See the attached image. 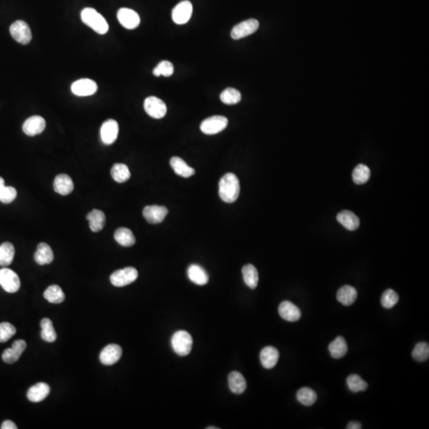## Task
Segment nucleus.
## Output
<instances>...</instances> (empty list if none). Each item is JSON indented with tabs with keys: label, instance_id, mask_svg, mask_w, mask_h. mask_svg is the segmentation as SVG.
Wrapping results in <instances>:
<instances>
[{
	"label": "nucleus",
	"instance_id": "1",
	"mask_svg": "<svg viewBox=\"0 0 429 429\" xmlns=\"http://www.w3.org/2000/svg\"><path fill=\"white\" fill-rule=\"evenodd\" d=\"M239 193L240 183L237 176L232 173L223 175L219 184V194L221 199L226 203H234L239 198Z\"/></svg>",
	"mask_w": 429,
	"mask_h": 429
},
{
	"label": "nucleus",
	"instance_id": "2",
	"mask_svg": "<svg viewBox=\"0 0 429 429\" xmlns=\"http://www.w3.org/2000/svg\"><path fill=\"white\" fill-rule=\"evenodd\" d=\"M81 20L85 25L93 29L99 34H105L108 32L109 26L105 18L100 13L92 7L84 8L81 11Z\"/></svg>",
	"mask_w": 429,
	"mask_h": 429
},
{
	"label": "nucleus",
	"instance_id": "3",
	"mask_svg": "<svg viewBox=\"0 0 429 429\" xmlns=\"http://www.w3.org/2000/svg\"><path fill=\"white\" fill-rule=\"evenodd\" d=\"M173 351L180 356H186L192 351V338L186 331H177L173 334L171 340Z\"/></svg>",
	"mask_w": 429,
	"mask_h": 429
},
{
	"label": "nucleus",
	"instance_id": "4",
	"mask_svg": "<svg viewBox=\"0 0 429 429\" xmlns=\"http://www.w3.org/2000/svg\"><path fill=\"white\" fill-rule=\"evenodd\" d=\"M138 277L139 273L136 268L126 267L115 271L112 275H110V280L114 286L123 287L136 282Z\"/></svg>",
	"mask_w": 429,
	"mask_h": 429
},
{
	"label": "nucleus",
	"instance_id": "5",
	"mask_svg": "<svg viewBox=\"0 0 429 429\" xmlns=\"http://www.w3.org/2000/svg\"><path fill=\"white\" fill-rule=\"evenodd\" d=\"M228 120L224 116H214L207 118L200 124V130L204 134L212 136L223 131L228 127Z\"/></svg>",
	"mask_w": 429,
	"mask_h": 429
},
{
	"label": "nucleus",
	"instance_id": "6",
	"mask_svg": "<svg viewBox=\"0 0 429 429\" xmlns=\"http://www.w3.org/2000/svg\"><path fill=\"white\" fill-rule=\"evenodd\" d=\"M0 285L10 293L18 292L21 286L19 277L11 269L3 268L0 269Z\"/></svg>",
	"mask_w": 429,
	"mask_h": 429
},
{
	"label": "nucleus",
	"instance_id": "7",
	"mask_svg": "<svg viewBox=\"0 0 429 429\" xmlns=\"http://www.w3.org/2000/svg\"><path fill=\"white\" fill-rule=\"evenodd\" d=\"M10 33L12 38L22 45H27L32 39L31 28L28 24L22 20H18L10 27Z\"/></svg>",
	"mask_w": 429,
	"mask_h": 429
},
{
	"label": "nucleus",
	"instance_id": "8",
	"mask_svg": "<svg viewBox=\"0 0 429 429\" xmlns=\"http://www.w3.org/2000/svg\"><path fill=\"white\" fill-rule=\"evenodd\" d=\"M144 109L150 117L156 120L164 118L167 112L166 103L156 96H150L145 100Z\"/></svg>",
	"mask_w": 429,
	"mask_h": 429
},
{
	"label": "nucleus",
	"instance_id": "9",
	"mask_svg": "<svg viewBox=\"0 0 429 429\" xmlns=\"http://www.w3.org/2000/svg\"><path fill=\"white\" fill-rule=\"evenodd\" d=\"M259 22L255 18L246 20L234 27L231 36L234 40H239L246 38L247 36L254 34L258 31Z\"/></svg>",
	"mask_w": 429,
	"mask_h": 429
},
{
	"label": "nucleus",
	"instance_id": "10",
	"mask_svg": "<svg viewBox=\"0 0 429 429\" xmlns=\"http://www.w3.org/2000/svg\"><path fill=\"white\" fill-rule=\"evenodd\" d=\"M192 5L188 0L179 3L172 11V18L175 24L183 25L190 20L192 14Z\"/></svg>",
	"mask_w": 429,
	"mask_h": 429
},
{
	"label": "nucleus",
	"instance_id": "11",
	"mask_svg": "<svg viewBox=\"0 0 429 429\" xmlns=\"http://www.w3.org/2000/svg\"><path fill=\"white\" fill-rule=\"evenodd\" d=\"M117 18L120 24L128 30H134L140 24V17L134 10L121 8L117 13Z\"/></svg>",
	"mask_w": 429,
	"mask_h": 429
},
{
	"label": "nucleus",
	"instance_id": "12",
	"mask_svg": "<svg viewBox=\"0 0 429 429\" xmlns=\"http://www.w3.org/2000/svg\"><path fill=\"white\" fill-rule=\"evenodd\" d=\"M168 209L164 206L150 205L145 207L143 209V216L148 223L151 224H157L162 223L168 215Z\"/></svg>",
	"mask_w": 429,
	"mask_h": 429
},
{
	"label": "nucleus",
	"instance_id": "13",
	"mask_svg": "<svg viewBox=\"0 0 429 429\" xmlns=\"http://www.w3.org/2000/svg\"><path fill=\"white\" fill-rule=\"evenodd\" d=\"M71 89L76 96H88L96 93L98 86L91 79H80L72 84Z\"/></svg>",
	"mask_w": 429,
	"mask_h": 429
},
{
	"label": "nucleus",
	"instance_id": "14",
	"mask_svg": "<svg viewBox=\"0 0 429 429\" xmlns=\"http://www.w3.org/2000/svg\"><path fill=\"white\" fill-rule=\"evenodd\" d=\"M123 350L120 345L109 344L100 353V359L103 365L110 366L116 364L121 358Z\"/></svg>",
	"mask_w": 429,
	"mask_h": 429
},
{
	"label": "nucleus",
	"instance_id": "15",
	"mask_svg": "<svg viewBox=\"0 0 429 429\" xmlns=\"http://www.w3.org/2000/svg\"><path fill=\"white\" fill-rule=\"evenodd\" d=\"M47 123L41 116H34L26 120L22 126V130L27 136H38L41 134L45 130Z\"/></svg>",
	"mask_w": 429,
	"mask_h": 429
},
{
	"label": "nucleus",
	"instance_id": "16",
	"mask_svg": "<svg viewBox=\"0 0 429 429\" xmlns=\"http://www.w3.org/2000/svg\"><path fill=\"white\" fill-rule=\"evenodd\" d=\"M119 134V124L114 120L104 122L100 129L101 140L104 144L110 145L116 142Z\"/></svg>",
	"mask_w": 429,
	"mask_h": 429
},
{
	"label": "nucleus",
	"instance_id": "17",
	"mask_svg": "<svg viewBox=\"0 0 429 429\" xmlns=\"http://www.w3.org/2000/svg\"><path fill=\"white\" fill-rule=\"evenodd\" d=\"M27 348V343L22 340H16L13 343L11 348L6 349L2 354V358L6 364H13L16 363Z\"/></svg>",
	"mask_w": 429,
	"mask_h": 429
},
{
	"label": "nucleus",
	"instance_id": "18",
	"mask_svg": "<svg viewBox=\"0 0 429 429\" xmlns=\"http://www.w3.org/2000/svg\"><path fill=\"white\" fill-rule=\"evenodd\" d=\"M278 312L282 319L289 322H296L299 321L301 317L300 308L290 301H285L281 303L278 308Z\"/></svg>",
	"mask_w": 429,
	"mask_h": 429
},
{
	"label": "nucleus",
	"instance_id": "19",
	"mask_svg": "<svg viewBox=\"0 0 429 429\" xmlns=\"http://www.w3.org/2000/svg\"><path fill=\"white\" fill-rule=\"evenodd\" d=\"M50 388L47 383L39 382L29 389L27 398L31 402H41L50 394Z\"/></svg>",
	"mask_w": 429,
	"mask_h": 429
},
{
	"label": "nucleus",
	"instance_id": "20",
	"mask_svg": "<svg viewBox=\"0 0 429 429\" xmlns=\"http://www.w3.org/2000/svg\"><path fill=\"white\" fill-rule=\"evenodd\" d=\"M279 351L276 347L269 346L265 347L260 353V360L264 368L272 369L278 364Z\"/></svg>",
	"mask_w": 429,
	"mask_h": 429
},
{
	"label": "nucleus",
	"instance_id": "21",
	"mask_svg": "<svg viewBox=\"0 0 429 429\" xmlns=\"http://www.w3.org/2000/svg\"><path fill=\"white\" fill-rule=\"evenodd\" d=\"M54 191L62 196L70 194L74 189V184L69 175L60 174L56 176L54 182Z\"/></svg>",
	"mask_w": 429,
	"mask_h": 429
},
{
	"label": "nucleus",
	"instance_id": "22",
	"mask_svg": "<svg viewBox=\"0 0 429 429\" xmlns=\"http://www.w3.org/2000/svg\"><path fill=\"white\" fill-rule=\"evenodd\" d=\"M188 277L193 283L205 285L209 282V277L203 267L196 264H192L188 268Z\"/></svg>",
	"mask_w": 429,
	"mask_h": 429
},
{
	"label": "nucleus",
	"instance_id": "23",
	"mask_svg": "<svg viewBox=\"0 0 429 429\" xmlns=\"http://www.w3.org/2000/svg\"><path fill=\"white\" fill-rule=\"evenodd\" d=\"M358 297L356 288L351 285H344L337 292L336 298L338 302L345 306L353 305Z\"/></svg>",
	"mask_w": 429,
	"mask_h": 429
},
{
	"label": "nucleus",
	"instance_id": "24",
	"mask_svg": "<svg viewBox=\"0 0 429 429\" xmlns=\"http://www.w3.org/2000/svg\"><path fill=\"white\" fill-rule=\"evenodd\" d=\"M54 252L48 244L41 242L38 244V249L34 254V260L38 265H44L54 261Z\"/></svg>",
	"mask_w": 429,
	"mask_h": 429
},
{
	"label": "nucleus",
	"instance_id": "25",
	"mask_svg": "<svg viewBox=\"0 0 429 429\" xmlns=\"http://www.w3.org/2000/svg\"><path fill=\"white\" fill-rule=\"evenodd\" d=\"M337 220L347 230L354 231L358 229L360 222L358 216L351 211H342L337 215Z\"/></svg>",
	"mask_w": 429,
	"mask_h": 429
},
{
	"label": "nucleus",
	"instance_id": "26",
	"mask_svg": "<svg viewBox=\"0 0 429 429\" xmlns=\"http://www.w3.org/2000/svg\"><path fill=\"white\" fill-rule=\"evenodd\" d=\"M228 385L231 391L235 394H241L246 389V379L242 374L237 371H233L228 376Z\"/></svg>",
	"mask_w": 429,
	"mask_h": 429
},
{
	"label": "nucleus",
	"instance_id": "27",
	"mask_svg": "<svg viewBox=\"0 0 429 429\" xmlns=\"http://www.w3.org/2000/svg\"><path fill=\"white\" fill-rule=\"evenodd\" d=\"M87 220L89 221L90 229L93 232H99L104 228L106 223L105 214L98 209H93L87 214Z\"/></svg>",
	"mask_w": 429,
	"mask_h": 429
},
{
	"label": "nucleus",
	"instance_id": "28",
	"mask_svg": "<svg viewBox=\"0 0 429 429\" xmlns=\"http://www.w3.org/2000/svg\"><path fill=\"white\" fill-rule=\"evenodd\" d=\"M170 166H172L176 174L186 178L190 177L196 173L194 169L188 166L187 163L179 157H172L170 160Z\"/></svg>",
	"mask_w": 429,
	"mask_h": 429
},
{
	"label": "nucleus",
	"instance_id": "29",
	"mask_svg": "<svg viewBox=\"0 0 429 429\" xmlns=\"http://www.w3.org/2000/svg\"><path fill=\"white\" fill-rule=\"evenodd\" d=\"M115 239L121 246L129 247L136 243V237L130 229L127 228H120L115 232Z\"/></svg>",
	"mask_w": 429,
	"mask_h": 429
},
{
	"label": "nucleus",
	"instance_id": "30",
	"mask_svg": "<svg viewBox=\"0 0 429 429\" xmlns=\"http://www.w3.org/2000/svg\"><path fill=\"white\" fill-rule=\"evenodd\" d=\"M328 349L332 358H341L345 356L348 347L345 338L342 336H338L329 344Z\"/></svg>",
	"mask_w": 429,
	"mask_h": 429
},
{
	"label": "nucleus",
	"instance_id": "31",
	"mask_svg": "<svg viewBox=\"0 0 429 429\" xmlns=\"http://www.w3.org/2000/svg\"><path fill=\"white\" fill-rule=\"evenodd\" d=\"M15 249L11 242H5L0 246V265L6 267L11 265L14 259Z\"/></svg>",
	"mask_w": 429,
	"mask_h": 429
},
{
	"label": "nucleus",
	"instance_id": "32",
	"mask_svg": "<svg viewBox=\"0 0 429 429\" xmlns=\"http://www.w3.org/2000/svg\"><path fill=\"white\" fill-rule=\"evenodd\" d=\"M244 282L249 288L255 289L258 284V273L255 265L248 264L242 268Z\"/></svg>",
	"mask_w": 429,
	"mask_h": 429
},
{
	"label": "nucleus",
	"instance_id": "33",
	"mask_svg": "<svg viewBox=\"0 0 429 429\" xmlns=\"http://www.w3.org/2000/svg\"><path fill=\"white\" fill-rule=\"evenodd\" d=\"M44 298L52 304H61L65 299V296L61 287L57 285L49 286L44 292Z\"/></svg>",
	"mask_w": 429,
	"mask_h": 429
},
{
	"label": "nucleus",
	"instance_id": "34",
	"mask_svg": "<svg viewBox=\"0 0 429 429\" xmlns=\"http://www.w3.org/2000/svg\"><path fill=\"white\" fill-rule=\"evenodd\" d=\"M110 174L112 178L118 183H124L130 177V172L127 166L121 163H116L111 168Z\"/></svg>",
	"mask_w": 429,
	"mask_h": 429
},
{
	"label": "nucleus",
	"instance_id": "35",
	"mask_svg": "<svg viewBox=\"0 0 429 429\" xmlns=\"http://www.w3.org/2000/svg\"><path fill=\"white\" fill-rule=\"evenodd\" d=\"M298 401L303 405L311 406L317 401V394L313 390L308 387L300 389L297 394Z\"/></svg>",
	"mask_w": 429,
	"mask_h": 429
},
{
	"label": "nucleus",
	"instance_id": "36",
	"mask_svg": "<svg viewBox=\"0 0 429 429\" xmlns=\"http://www.w3.org/2000/svg\"><path fill=\"white\" fill-rule=\"evenodd\" d=\"M41 336L47 343H54L57 340V334L53 322L49 318H44L41 321Z\"/></svg>",
	"mask_w": 429,
	"mask_h": 429
},
{
	"label": "nucleus",
	"instance_id": "37",
	"mask_svg": "<svg viewBox=\"0 0 429 429\" xmlns=\"http://www.w3.org/2000/svg\"><path fill=\"white\" fill-rule=\"evenodd\" d=\"M242 96L239 90L233 87H228L220 94V100L227 105H234L237 104L241 101Z\"/></svg>",
	"mask_w": 429,
	"mask_h": 429
},
{
	"label": "nucleus",
	"instance_id": "38",
	"mask_svg": "<svg viewBox=\"0 0 429 429\" xmlns=\"http://www.w3.org/2000/svg\"><path fill=\"white\" fill-rule=\"evenodd\" d=\"M370 176H371V170L366 165L360 164L354 168L352 177L354 183L357 185L367 183L370 179Z\"/></svg>",
	"mask_w": 429,
	"mask_h": 429
},
{
	"label": "nucleus",
	"instance_id": "39",
	"mask_svg": "<svg viewBox=\"0 0 429 429\" xmlns=\"http://www.w3.org/2000/svg\"><path fill=\"white\" fill-rule=\"evenodd\" d=\"M347 386L350 390L354 393L365 391L368 388V384L358 374H351L347 378Z\"/></svg>",
	"mask_w": 429,
	"mask_h": 429
},
{
	"label": "nucleus",
	"instance_id": "40",
	"mask_svg": "<svg viewBox=\"0 0 429 429\" xmlns=\"http://www.w3.org/2000/svg\"><path fill=\"white\" fill-rule=\"evenodd\" d=\"M412 356L416 361L424 362L429 358V345L427 343H418L414 347Z\"/></svg>",
	"mask_w": 429,
	"mask_h": 429
},
{
	"label": "nucleus",
	"instance_id": "41",
	"mask_svg": "<svg viewBox=\"0 0 429 429\" xmlns=\"http://www.w3.org/2000/svg\"><path fill=\"white\" fill-rule=\"evenodd\" d=\"M174 72V67L171 62L168 61H162L155 67L153 74L155 77L164 76L166 77H171Z\"/></svg>",
	"mask_w": 429,
	"mask_h": 429
},
{
	"label": "nucleus",
	"instance_id": "42",
	"mask_svg": "<svg viewBox=\"0 0 429 429\" xmlns=\"http://www.w3.org/2000/svg\"><path fill=\"white\" fill-rule=\"evenodd\" d=\"M399 301V296L393 289H387L383 292L381 298V304L384 308H391L397 305Z\"/></svg>",
	"mask_w": 429,
	"mask_h": 429
},
{
	"label": "nucleus",
	"instance_id": "43",
	"mask_svg": "<svg viewBox=\"0 0 429 429\" xmlns=\"http://www.w3.org/2000/svg\"><path fill=\"white\" fill-rule=\"evenodd\" d=\"M16 334V328L10 323L0 324V343H6Z\"/></svg>",
	"mask_w": 429,
	"mask_h": 429
},
{
	"label": "nucleus",
	"instance_id": "44",
	"mask_svg": "<svg viewBox=\"0 0 429 429\" xmlns=\"http://www.w3.org/2000/svg\"><path fill=\"white\" fill-rule=\"evenodd\" d=\"M17 197V191L14 187L6 186L4 194L0 199V201L4 204H11Z\"/></svg>",
	"mask_w": 429,
	"mask_h": 429
},
{
	"label": "nucleus",
	"instance_id": "45",
	"mask_svg": "<svg viewBox=\"0 0 429 429\" xmlns=\"http://www.w3.org/2000/svg\"><path fill=\"white\" fill-rule=\"evenodd\" d=\"M1 428L2 429H17L18 427H17L16 424H14L13 421L11 420H6L3 423L2 426H1Z\"/></svg>",
	"mask_w": 429,
	"mask_h": 429
},
{
	"label": "nucleus",
	"instance_id": "46",
	"mask_svg": "<svg viewBox=\"0 0 429 429\" xmlns=\"http://www.w3.org/2000/svg\"><path fill=\"white\" fill-rule=\"evenodd\" d=\"M347 429H360L362 428V424L356 421H351L348 424Z\"/></svg>",
	"mask_w": 429,
	"mask_h": 429
},
{
	"label": "nucleus",
	"instance_id": "47",
	"mask_svg": "<svg viewBox=\"0 0 429 429\" xmlns=\"http://www.w3.org/2000/svg\"><path fill=\"white\" fill-rule=\"evenodd\" d=\"M6 186H0V199L2 197L3 194H4V190H5Z\"/></svg>",
	"mask_w": 429,
	"mask_h": 429
},
{
	"label": "nucleus",
	"instance_id": "48",
	"mask_svg": "<svg viewBox=\"0 0 429 429\" xmlns=\"http://www.w3.org/2000/svg\"><path fill=\"white\" fill-rule=\"evenodd\" d=\"M5 185V182H4V178L0 176V186H4Z\"/></svg>",
	"mask_w": 429,
	"mask_h": 429
},
{
	"label": "nucleus",
	"instance_id": "49",
	"mask_svg": "<svg viewBox=\"0 0 429 429\" xmlns=\"http://www.w3.org/2000/svg\"><path fill=\"white\" fill-rule=\"evenodd\" d=\"M207 428H208V429H210V428L216 429V428H218V427H207Z\"/></svg>",
	"mask_w": 429,
	"mask_h": 429
}]
</instances>
